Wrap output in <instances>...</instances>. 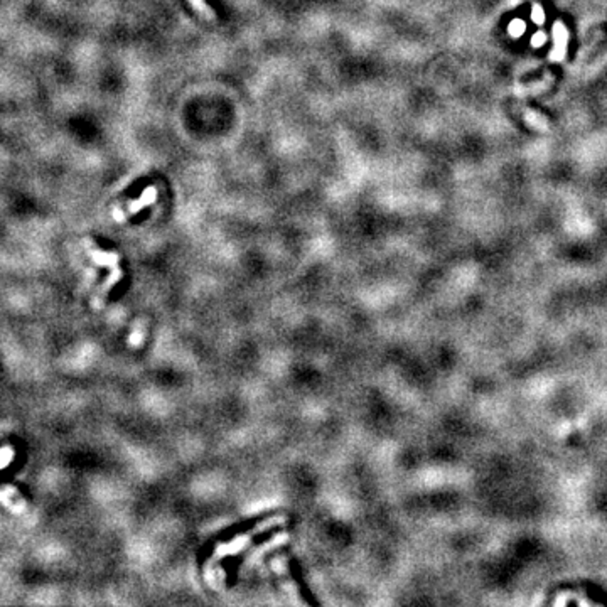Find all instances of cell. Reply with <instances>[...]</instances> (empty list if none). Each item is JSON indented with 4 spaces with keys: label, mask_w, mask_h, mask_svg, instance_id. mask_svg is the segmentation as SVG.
<instances>
[{
    "label": "cell",
    "mask_w": 607,
    "mask_h": 607,
    "mask_svg": "<svg viewBox=\"0 0 607 607\" xmlns=\"http://www.w3.org/2000/svg\"><path fill=\"white\" fill-rule=\"evenodd\" d=\"M155 200H157V189H155L154 185H150V188H147L145 191L142 192V196L138 197V200L130 201L129 204L122 209L120 208L113 209V218H115L117 221H124V219L129 218L130 214L138 213V211L145 208V206H150Z\"/></svg>",
    "instance_id": "obj_1"
},
{
    "label": "cell",
    "mask_w": 607,
    "mask_h": 607,
    "mask_svg": "<svg viewBox=\"0 0 607 607\" xmlns=\"http://www.w3.org/2000/svg\"><path fill=\"white\" fill-rule=\"evenodd\" d=\"M554 37H555V48L551 51V59H562L565 49H567V37L568 34L565 31L562 22H556L554 27Z\"/></svg>",
    "instance_id": "obj_2"
},
{
    "label": "cell",
    "mask_w": 607,
    "mask_h": 607,
    "mask_svg": "<svg viewBox=\"0 0 607 607\" xmlns=\"http://www.w3.org/2000/svg\"><path fill=\"white\" fill-rule=\"evenodd\" d=\"M189 4H191V7L194 11L197 12V14L204 17V19L208 20H214L216 19V14H214V11L211 8L208 4H206V0H188Z\"/></svg>",
    "instance_id": "obj_3"
},
{
    "label": "cell",
    "mask_w": 607,
    "mask_h": 607,
    "mask_svg": "<svg viewBox=\"0 0 607 607\" xmlns=\"http://www.w3.org/2000/svg\"><path fill=\"white\" fill-rule=\"evenodd\" d=\"M523 32H525V22H523V20L516 19L509 24V34H511L513 37H520Z\"/></svg>",
    "instance_id": "obj_4"
},
{
    "label": "cell",
    "mask_w": 607,
    "mask_h": 607,
    "mask_svg": "<svg viewBox=\"0 0 607 607\" xmlns=\"http://www.w3.org/2000/svg\"><path fill=\"white\" fill-rule=\"evenodd\" d=\"M531 19H533V22L538 24V25H542L543 22H545V14H543L542 6L535 4V6H533V12H531Z\"/></svg>",
    "instance_id": "obj_5"
},
{
    "label": "cell",
    "mask_w": 607,
    "mask_h": 607,
    "mask_svg": "<svg viewBox=\"0 0 607 607\" xmlns=\"http://www.w3.org/2000/svg\"><path fill=\"white\" fill-rule=\"evenodd\" d=\"M545 39H547L545 34H543V32H537L533 37H531V46H533V48L543 46V44H545Z\"/></svg>",
    "instance_id": "obj_6"
}]
</instances>
